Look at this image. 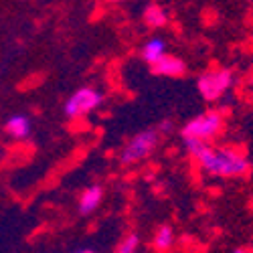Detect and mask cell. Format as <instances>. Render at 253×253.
Returning a JSON list of instances; mask_svg holds the SVG:
<instances>
[{
    "label": "cell",
    "instance_id": "10",
    "mask_svg": "<svg viewBox=\"0 0 253 253\" xmlns=\"http://www.w3.org/2000/svg\"><path fill=\"white\" fill-rule=\"evenodd\" d=\"M144 23L150 29H160L168 23V12L160 4H150L144 10Z\"/></svg>",
    "mask_w": 253,
    "mask_h": 253
},
{
    "label": "cell",
    "instance_id": "9",
    "mask_svg": "<svg viewBox=\"0 0 253 253\" xmlns=\"http://www.w3.org/2000/svg\"><path fill=\"white\" fill-rule=\"evenodd\" d=\"M174 245V231L168 225H160L152 237V249L156 251H168Z\"/></svg>",
    "mask_w": 253,
    "mask_h": 253
},
{
    "label": "cell",
    "instance_id": "2",
    "mask_svg": "<svg viewBox=\"0 0 253 253\" xmlns=\"http://www.w3.org/2000/svg\"><path fill=\"white\" fill-rule=\"evenodd\" d=\"M233 71L221 67V69H209L199 75L197 79V89L205 101H217L221 99L233 85Z\"/></svg>",
    "mask_w": 253,
    "mask_h": 253
},
{
    "label": "cell",
    "instance_id": "14",
    "mask_svg": "<svg viewBox=\"0 0 253 253\" xmlns=\"http://www.w3.org/2000/svg\"><path fill=\"white\" fill-rule=\"evenodd\" d=\"M108 2H122V0H108Z\"/></svg>",
    "mask_w": 253,
    "mask_h": 253
},
{
    "label": "cell",
    "instance_id": "5",
    "mask_svg": "<svg viewBox=\"0 0 253 253\" xmlns=\"http://www.w3.org/2000/svg\"><path fill=\"white\" fill-rule=\"evenodd\" d=\"M103 101V93L93 89V87H81L77 89L67 101L63 105V112L69 120H75V118H81L93 110H97Z\"/></svg>",
    "mask_w": 253,
    "mask_h": 253
},
{
    "label": "cell",
    "instance_id": "13",
    "mask_svg": "<svg viewBox=\"0 0 253 253\" xmlns=\"http://www.w3.org/2000/svg\"><path fill=\"white\" fill-rule=\"evenodd\" d=\"M160 134H168L172 130V120H162L160 124H158V128H156Z\"/></svg>",
    "mask_w": 253,
    "mask_h": 253
},
{
    "label": "cell",
    "instance_id": "6",
    "mask_svg": "<svg viewBox=\"0 0 253 253\" xmlns=\"http://www.w3.org/2000/svg\"><path fill=\"white\" fill-rule=\"evenodd\" d=\"M152 73L164 77H182L186 73V63L176 55L164 53L158 61L152 63Z\"/></svg>",
    "mask_w": 253,
    "mask_h": 253
},
{
    "label": "cell",
    "instance_id": "7",
    "mask_svg": "<svg viewBox=\"0 0 253 253\" xmlns=\"http://www.w3.org/2000/svg\"><path fill=\"white\" fill-rule=\"evenodd\" d=\"M103 201V188L99 184H91L79 197V213L81 215H91L93 211H97V207Z\"/></svg>",
    "mask_w": 253,
    "mask_h": 253
},
{
    "label": "cell",
    "instance_id": "12",
    "mask_svg": "<svg viewBox=\"0 0 253 253\" xmlns=\"http://www.w3.org/2000/svg\"><path fill=\"white\" fill-rule=\"evenodd\" d=\"M138 249H140V235L134 233V231H132V233H128V235H124L120 245L116 247L118 253H136Z\"/></svg>",
    "mask_w": 253,
    "mask_h": 253
},
{
    "label": "cell",
    "instance_id": "8",
    "mask_svg": "<svg viewBox=\"0 0 253 253\" xmlns=\"http://www.w3.org/2000/svg\"><path fill=\"white\" fill-rule=\"evenodd\" d=\"M164 53H166V41L160 39V37H154V39H150V41H146L144 47L140 49L142 61H146L148 65H152L154 61H158Z\"/></svg>",
    "mask_w": 253,
    "mask_h": 253
},
{
    "label": "cell",
    "instance_id": "1",
    "mask_svg": "<svg viewBox=\"0 0 253 253\" xmlns=\"http://www.w3.org/2000/svg\"><path fill=\"white\" fill-rule=\"evenodd\" d=\"M203 172L209 176H219V178H241L249 174V160L247 156L233 148V146H221V148H213L207 144L205 148L195 156Z\"/></svg>",
    "mask_w": 253,
    "mask_h": 253
},
{
    "label": "cell",
    "instance_id": "3",
    "mask_svg": "<svg viewBox=\"0 0 253 253\" xmlns=\"http://www.w3.org/2000/svg\"><path fill=\"white\" fill-rule=\"evenodd\" d=\"M158 142H160L158 130H144V132L136 134L120 152V162L122 164H136L144 158H148L158 146Z\"/></svg>",
    "mask_w": 253,
    "mask_h": 253
},
{
    "label": "cell",
    "instance_id": "11",
    "mask_svg": "<svg viewBox=\"0 0 253 253\" xmlns=\"http://www.w3.org/2000/svg\"><path fill=\"white\" fill-rule=\"evenodd\" d=\"M6 132L12 138H27L31 132V122L27 116H12L6 122Z\"/></svg>",
    "mask_w": 253,
    "mask_h": 253
},
{
    "label": "cell",
    "instance_id": "4",
    "mask_svg": "<svg viewBox=\"0 0 253 253\" xmlns=\"http://www.w3.org/2000/svg\"><path fill=\"white\" fill-rule=\"evenodd\" d=\"M221 128H223V116L219 112H205L184 124L182 138H199L211 142L215 136H219Z\"/></svg>",
    "mask_w": 253,
    "mask_h": 253
}]
</instances>
